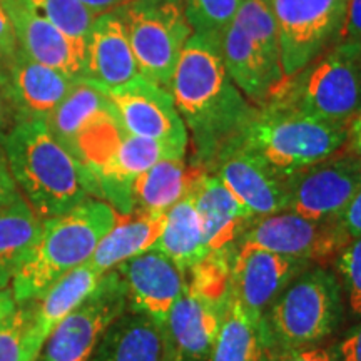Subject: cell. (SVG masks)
I'll use <instances>...</instances> for the list:
<instances>
[{
  "label": "cell",
  "mask_w": 361,
  "mask_h": 361,
  "mask_svg": "<svg viewBox=\"0 0 361 361\" xmlns=\"http://www.w3.org/2000/svg\"><path fill=\"white\" fill-rule=\"evenodd\" d=\"M169 90L191 133V164L204 171L258 111L229 78L219 40L200 34L184 45Z\"/></svg>",
  "instance_id": "6da1fadb"
},
{
  "label": "cell",
  "mask_w": 361,
  "mask_h": 361,
  "mask_svg": "<svg viewBox=\"0 0 361 361\" xmlns=\"http://www.w3.org/2000/svg\"><path fill=\"white\" fill-rule=\"evenodd\" d=\"M0 146L17 188L42 219L64 214L89 197L101 200L96 180L45 121H17L0 135Z\"/></svg>",
  "instance_id": "7a4b0ae2"
},
{
  "label": "cell",
  "mask_w": 361,
  "mask_h": 361,
  "mask_svg": "<svg viewBox=\"0 0 361 361\" xmlns=\"http://www.w3.org/2000/svg\"><path fill=\"white\" fill-rule=\"evenodd\" d=\"M119 214L109 202L89 197L67 213L47 218L34 251L13 278L17 305L39 300L54 283L92 258Z\"/></svg>",
  "instance_id": "3957f363"
},
{
  "label": "cell",
  "mask_w": 361,
  "mask_h": 361,
  "mask_svg": "<svg viewBox=\"0 0 361 361\" xmlns=\"http://www.w3.org/2000/svg\"><path fill=\"white\" fill-rule=\"evenodd\" d=\"M348 134L350 124L328 123L284 104L268 102L258 107L231 144L281 178H290L340 152L348 144Z\"/></svg>",
  "instance_id": "277c9868"
},
{
  "label": "cell",
  "mask_w": 361,
  "mask_h": 361,
  "mask_svg": "<svg viewBox=\"0 0 361 361\" xmlns=\"http://www.w3.org/2000/svg\"><path fill=\"white\" fill-rule=\"evenodd\" d=\"M343 316L341 284L333 271H301L263 314L273 355L318 346Z\"/></svg>",
  "instance_id": "5b68a950"
},
{
  "label": "cell",
  "mask_w": 361,
  "mask_h": 361,
  "mask_svg": "<svg viewBox=\"0 0 361 361\" xmlns=\"http://www.w3.org/2000/svg\"><path fill=\"white\" fill-rule=\"evenodd\" d=\"M269 102L328 123L350 124L361 114V49L338 42L284 80Z\"/></svg>",
  "instance_id": "8992f818"
},
{
  "label": "cell",
  "mask_w": 361,
  "mask_h": 361,
  "mask_svg": "<svg viewBox=\"0 0 361 361\" xmlns=\"http://www.w3.org/2000/svg\"><path fill=\"white\" fill-rule=\"evenodd\" d=\"M114 12L126 27L139 74L169 90L180 52L192 35L184 0H130Z\"/></svg>",
  "instance_id": "52a82bcc"
},
{
  "label": "cell",
  "mask_w": 361,
  "mask_h": 361,
  "mask_svg": "<svg viewBox=\"0 0 361 361\" xmlns=\"http://www.w3.org/2000/svg\"><path fill=\"white\" fill-rule=\"evenodd\" d=\"M284 78L340 42L348 0H271Z\"/></svg>",
  "instance_id": "ba28073f"
},
{
  "label": "cell",
  "mask_w": 361,
  "mask_h": 361,
  "mask_svg": "<svg viewBox=\"0 0 361 361\" xmlns=\"http://www.w3.org/2000/svg\"><path fill=\"white\" fill-rule=\"evenodd\" d=\"M126 308L123 278L117 269L107 271L96 291L57 324L37 361H89L106 329Z\"/></svg>",
  "instance_id": "9c48e42d"
},
{
  "label": "cell",
  "mask_w": 361,
  "mask_h": 361,
  "mask_svg": "<svg viewBox=\"0 0 361 361\" xmlns=\"http://www.w3.org/2000/svg\"><path fill=\"white\" fill-rule=\"evenodd\" d=\"M106 94L126 133L168 144L186 154L189 134L171 90L139 74L128 84L106 90Z\"/></svg>",
  "instance_id": "30bf717a"
},
{
  "label": "cell",
  "mask_w": 361,
  "mask_h": 361,
  "mask_svg": "<svg viewBox=\"0 0 361 361\" xmlns=\"http://www.w3.org/2000/svg\"><path fill=\"white\" fill-rule=\"evenodd\" d=\"M348 243L335 221H314L293 211H281L252 221L238 245L313 263L338 255Z\"/></svg>",
  "instance_id": "8fae6325"
},
{
  "label": "cell",
  "mask_w": 361,
  "mask_h": 361,
  "mask_svg": "<svg viewBox=\"0 0 361 361\" xmlns=\"http://www.w3.org/2000/svg\"><path fill=\"white\" fill-rule=\"evenodd\" d=\"M288 211L314 221H335L361 188V157L336 154L286 179Z\"/></svg>",
  "instance_id": "7c38bea8"
},
{
  "label": "cell",
  "mask_w": 361,
  "mask_h": 361,
  "mask_svg": "<svg viewBox=\"0 0 361 361\" xmlns=\"http://www.w3.org/2000/svg\"><path fill=\"white\" fill-rule=\"evenodd\" d=\"M206 171L218 176L252 219L288 211V178L273 173L236 144L229 142L221 149Z\"/></svg>",
  "instance_id": "4fadbf2b"
},
{
  "label": "cell",
  "mask_w": 361,
  "mask_h": 361,
  "mask_svg": "<svg viewBox=\"0 0 361 361\" xmlns=\"http://www.w3.org/2000/svg\"><path fill=\"white\" fill-rule=\"evenodd\" d=\"M75 82V79L30 59L20 47L11 57L0 59V84L17 121H45Z\"/></svg>",
  "instance_id": "5bb4252c"
},
{
  "label": "cell",
  "mask_w": 361,
  "mask_h": 361,
  "mask_svg": "<svg viewBox=\"0 0 361 361\" xmlns=\"http://www.w3.org/2000/svg\"><path fill=\"white\" fill-rule=\"evenodd\" d=\"M231 296V295H229ZM228 300L194 291L186 283L164 323L171 361H209Z\"/></svg>",
  "instance_id": "9a60e30c"
},
{
  "label": "cell",
  "mask_w": 361,
  "mask_h": 361,
  "mask_svg": "<svg viewBox=\"0 0 361 361\" xmlns=\"http://www.w3.org/2000/svg\"><path fill=\"white\" fill-rule=\"evenodd\" d=\"M116 269L124 281L126 310L147 316L164 328L169 311L186 284V273L154 250L124 261Z\"/></svg>",
  "instance_id": "2e32d148"
},
{
  "label": "cell",
  "mask_w": 361,
  "mask_h": 361,
  "mask_svg": "<svg viewBox=\"0 0 361 361\" xmlns=\"http://www.w3.org/2000/svg\"><path fill=\"white\" fill-rule=\"evenodd\" d=\"M13 30L17 45L40 64L52 67L67 78L84 80L85 44L74 40L39 16L27 0L2 2Z\"/></svg>",
  "instance_id": "e0dca14e"
},
{
  "label": "cell",
  "mask_w": 361,
  "mask_h": 361,
  "mask_svg": "<svg viewBox=\"0 0 361 361\" xmlns=\"http://www.w3.org/2000/svg\"><path fill=\"white\" fill-rule=\"evenodd\" d=\"M308 264L261 247L238 245L233 259L231 291L247 310L263 316L284 288Z\"/></svg>",
  "instance_id": "ac0fdd59"
},
{
  "label": "cell",
  "mask_w": 361,
  "mask_h": 361,
  "mask_svg": "<svg viewBox=\"0 0 361 361\" xmlns=\"http://www.w3.org/2000/svg\"><path fill=\"white\" fill-rule=\"evenodd\" d=\"M221 52L234 85L256 107L268 104L286 80L281 64L271 61L236 20L221 39Z\"/></svg>",
  "instance_id": "d6986e66"
},
{
  "label": "cell",
  "mask_w": 361,
  "mask_h": 361,
  "mask_svg": "<svg viewBox=\"0 0 361 361\" xmlns=\"http://www.w3.org/2000/svg\"><path fill=\"white\" fill-rule=\"evenodd\" d=\"M139 75L128 32L116 12L101 13L85 40V78L104 90H111Z\"/></svg>",
  "instance_id": "ffe728a7"
},
{
  "label": "cell",
  "mask_w": 361,
  "mask_h": 361,
  "mask_svg": "<svg viewBox=\"0 0 361 361\" xmlns=\"http://www.w3.org/2000/svg\"><path fill=\"white\" fill-rule=\"evenodd\" d=\"M191 194L207 251L234 250L247 226L255 221L251 214L218 176L207 171L196 179Z\"/></svg>",
  "instance_id": "44dd1931"
},
{
  "label": "cell",
  "mask_w": 361,
  "mask_h": 361,
  "mask_svg": "<svg viewBox=\"0 0 361 361\" xmlns=\"http://www.w3.org/2000/svg\"><path fill=\"white\" fill-rule=\"evenodd\" d=\"M89 361H171L164 328L137 313H124L106 329Z\"/></svg>",
  "instance_id": "7402d4cb"
},
{
  "label": "cell",
  "mask_w": 361,
  "mask_h": 361,
  "mask_svg": "<svg viewBox=\"0 0 361 361\" xmlns=\"http://www.w3.org/2000/svg\"><path fill=\"white\" fill-rule=\"evenodd\" d=\"M204 169L186 157H166L137 176L133 184V214H166L191 191Z\"/></svg>",
  "instance_id": "603a6c76"
},
{
  "label": "cell",
  "mask_w": 361,
  "mask_h": 361,
  "mask_svg": "<svg viewBox=\"0 0 361 361\" xmlns=\"http://www.w3.org/2000/svg\"><path fill=\"white\" fill-rule=\"evenodd\" d=\"M273 358L264 318L247 310L231 291L209 361H271Z\"/></svg>",
  "instance_id": "cb8c5ba5"
},
{
  "label": "cell",
  "mask_w": 361,
  "mask_h": 361,
  "mask_svg": "<svg viewBox=\"0 0 361 361\" xmlns=\"http://www.w3.org/2000/svg\"><path fill=\"white\" fill-rule=\"evenodd\" d=\"M112 114L116 112L106 90L87 80H78L45 123L54 137L74 156L80 135Z\"/></svg>",
  "instance_id": "d4e9b609"
},
{
  "label": "cell",
  "mask_w": 361,
  "mask_h": 361,
  "mask_svg": "<svg viewBox=\"0 0 361 361\" xmlns=\"http://www.w3.org/2000/svg\"><path fill=\"white\" fill-rule=\"evenodd\" d=\"M164 221L166 214H129L124 219H117L87 263L106 274L124 261L152 250L164 228Z\"/></svg>",
  "instance_id": "484cf974"
},
{
  "label": "cell",
  "mask_w": 361,
  "mask_h": 361,
  "mask_svg": "<svg viewBox=\"0 0 361 361\" xmlns=\"http://www.w3.org/2000/svg\"><path fill=\"white\" fill-rule=\"evenodd\" d=\"M42 223L44 219L24 197L0 209V290H7L34 251Z\"/></svg>",
  "instance_id": "4316f807"
},
{
  "label": "cell",
  "mask_w": 361,
  "mask_h": 361,
  "mask_svg": "<svg viewBox=\"0 0 361 361\" xmlns=\"http://www.w3.org/2000/svg\"><path fill=\"white\" fill-rule=\"evenodd\" d=\"M152 250L162 252L184 273L209 255L194 209L191 191L166 213L164 228Z\"/></svg>",
  "instance_id": "83f0119b"
},
{
  "label": "cell",
  "mask_w": 361,
  "mask_h": 361,
  "mask_svg": "<svg viewBox=\"0 0 361 361\" xmlns=\"http://www.w3.org/2000/svg\"><path fill=\"white\" fill-rule=\"evenodd\" d=\"M102 276L104 274L85 263L62 276L39 300L34 301L35 322L44 341H47L51 333L67 314H71L96 291Z\"/></svg>",
  "instance_id": "f1b7e54d"
},
{
  "label": "cell",
  "mask_w": 361,
  "mask_h": 361,
  "mask_svg": "<svg viewBox=\"0 0 361 361\" xmlns=\"http://www.w3.org/2000/svg\"><path fill=\"white\" fill-rule=\"evenodd\" d=\"M44 345L34 301L22 303L0 324V361H37Z\"/></svg>",
  "instance_id": "f546056e"
},
{
  "label": "cell",
  "mask_w": 361,
  "mask_h": 361,
  "mask_svg": "<svg viewBox=\"0 0 361 361\" xmlns=\"http://www.w3.org/2000/svg\"><path fill=\"white\" fill-rule=\"evenodd\" d=\"M234 20L263 49L271 61L281 64L278 29L271 0H243Z\"/></svg>",
  "instance_id": "4dcf8cb0"
},
{
  "label": "cell",
  "mask_w": 361,
  "mask_h": 361,
  "mask_svg": "<svg viewBox=\"0 0 361 361\" xmlns=\"http://www.w3.org/2000/svg\"><path fill=\"white\" fill-rule=\"evenodd\" d=\"M27 2L39 16L56 25L59 30L84 44L97 17L79 0H27Z\"/></svg>",
  "instance_id": "1f68e13d"
},
{
  "label": "cell",
  "mask_w": 361,
  "mask_h": 361,
  "mask_svg": "<svg viewBox=\"0 0 361 361\" xmlns=\"http://www.w3.org/2000/svg\"><path fill=\"white\" fill-rule=\"evenodd\" d=\"M241 4L243 0H184V12L192 34L221 42Z\"/></svg>",
  "instance_id": "d6a6232c"
},
{
  "label": "cell",
  "mask_w": 361,
  "mask_h": 361,
  "mask_svg": "<svg viewBox=\"0 0 361 361\" xmlns=\"http://www.w3.org/2000/svg\"><path fill=\"white\" fill-rule=\"evenodd\" d=\"M336 256V268L348 298L350 310L361 316V236L351 239Z\"/></svg>",
  "instance_id": "836d02e7"
},
{
  "label": "cell",
  "mask_w": 361,
  "mask_h": 361,
  "mask_svg": "<svg viewBox=\"0 0 361 361\" xmlns=\"http://www.w3.org/2000/svg\"><path fill=\"white\" fill-rule=\"evenodd\" d=\"M338 228L348 238V241L361 236V188L355 192L345 209L335 219Z\"/></svg>",
  "instance_id": "e575fe53"
},
{
  "label": "cell",
  "mask_w": 361,
  "mask_h": 361,
  "mask_svg": "<svg viewBox=\"0 0 361 361\" xmlns=\"http://www.w3.org/2000/svg\"><path fill=\"white\" fill-rule=\"evenodd\" d=\"M340 42L356 45L361 49V0H348Z\"/></svg>",
  "instance_id": "d590c367"
},
{
  "label": "cell",
  "mask_w": 361,
  "mask_h": 361,
  "mask_svg": "<svg viewBox=\"0 0 361 361\" xmlns=\"http://www.w3.org/2000/svg\"><path fill=\"white\" fill-rule=\"evenodd\" d=\"M22 192L17 188L16 179L8 169L6 154H4V149L0 146V209H6L7 206L13 204L16 201H19Z\"/></svg>",
  "instance_id": "8d00e7d4"
},
{
  "label": "cell",
  "mask_w": 361,
  "mask_h": 361,
  "mask_svg": "<svg viewBox=\"0 0 361 361\" xmlns=\"http://www.w3.org/2000/svg\"><path fill=\"white\" fill-rule=\"evenodd\" d=\"M271 361H338L336 351L322 348V346H310V348L293 350L286 353L276 355Z\"/></svg>",
  "instance_id": "74e56055"
},
{
  "label": "cell",
  "mask_w": 361,
  "mask_h": 361,
  "mask_svg": "<svg viewBox=\"0 0 361 361\" xmlns=\"http://www.w3.org/2000/svg\"><path fill=\"white\" fill-rule=\"evenodd\" d=\"M338 361H361V323L350 329L336 350Z\"/></svg>",
  "instance_id": "f35d334b"
},
{
  "label": "cell",
  "mask_w": 361,
  "mask_h": 361,
  "mask_svg": "<svg viewBox=\"0 0 361 361\" xmlns=\"http://www.w3.org/2000/svg\"><path fill=\"white\" fill-rule=\"evenodd\" d=\"M17 37L16 30L11 19H8L6 8H4L2 2H0V59L11 57L13 52L17 51Z\"/></svg>",
  "instance_id": "ab89813d"
},
{
  "label": "cell",
  "mask_w": 361,
  "mask_h": 361,
  "mask_svg": "<svg viewBox=\"0 0 361 361\" xmlns=\"http://www.w3.org/2000/svg\"><path fill=\"white\" fill-rule=\"evenodd\" d=\"M16 123H17L16 112L12 109L11 101H8L6 90H4L2 84H0V135L6 133V130L11 129Z\"/></svg>",
  "instance_id": "60d3db41"
},
{
  "label": "cell",
  "mask_w": 361,
  "mask_h": 361,
  "mask_svg": "<svg viewBox=\"0 0 361 361\" xmlns=\"http://www.w3.org/2000/svg\"><path fill=\"white\" fill-rule=\"evenodd\" d=\"M84 7H87L90 12L101 16V13L114 12L119 7L126 6L130 0H79Z\"/></svg>",
  "instance_id": "b9f144b4"
},
{
  "label": "cell",
  "mask_w": 361,
  "mask_h": 361,
  "mask_svg": "<svg viewBox=\"0 0 361 361\" xmlns=\"http://www.w3.org/2000/svg\"><path fill=\"white\" fill-rule=\"evenodd\" d=\"M348 142H350L351 152H353L355 156L361 157V114L356 116L350 123Z\"/></svg>",
  "instance_id": "7bdbcfd3"
},
{
  "label": "cell",
  "mask_w": 361,
  "mask_h": 361,
  "mask_svg": "<svg viewBox=\"0 0 361 361\" xmlns=\"http://www.w3.org/2000/svg\"><path fill=\"white\" fill-rule=\"evenodd\" d=\"M17 308L16 300H13V295L7 290H0V324H2L6 319L11 316Z\"/></svg>",
  "instance_id": "ee69618b"
},
{
  "label": "cell",
  "mask_w": 361,
  "mask_h": 361,
  "mask_svg": "<svg viewBox=\"0 0 361 361\" xmlns=\"http://www.w3.org/2000/svg\"><path fill=\"white\" fill-rule=\"evenodd\" d=\"M0 2H6V0H0Z\"/></svg>",
  "instance_id": "f6af8a7d"
}]
</instances>
